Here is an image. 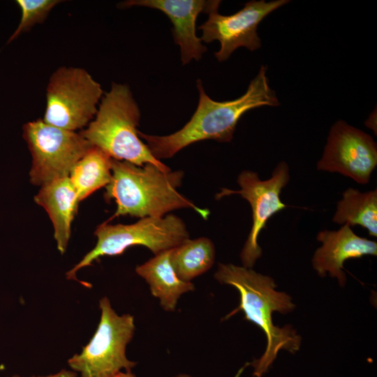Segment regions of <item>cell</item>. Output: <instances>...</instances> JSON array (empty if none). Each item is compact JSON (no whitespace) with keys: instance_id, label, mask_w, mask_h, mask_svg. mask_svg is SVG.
I'll return each mask as SVG.
<instances>
[{"instance_id":"obj_1","label":"cell","mask_w":377,"mask_h":377,"mask_svg":"<svg viewBox=\"0 0 377 377\" xmlns=\"http://www.w3.org/2000/svg\"><path fill=\"white\" fill-rule=\"evenodd\" d=\"M199 101L191 119L180 130L168 135L158 136L138 131L151 154L158 160L172 157L193 143L204 140L229 142L233 138L237 124L247 111L263 105L278 106L276 93L269 85L266 68L261 66L251 81L245 94L232 101L219 102L205 93L202 82L197 81Z\"/></svg>"},{"instance_id":"obj_2","label":"cell","mask_w":377,"mask_h":377,"mask_svg":"<svg viewBox=\"0 0 377 377\" xmlns=\"http://www.w3.org/2000/svg\"><path fill=\"white\" fill-rule=\"evenodd\" d=\"M214 278L222 284L235 287L239 293V305L226 318L242 311L245 319L256 325L266 336L264 353L249 364L254 369L253 376L261 377L280 350L295 353L300 349L302 338L296 330L290 325L276 327L272 321L274 311L288 313L296 306L289 295L276 290L277 286L272 277L258 273L252 268L219 263Z\"/></svg>"},{"instance_id":"obj_3","label":"cell","mask_w":377,"mask_h":377,"mask_svg":"<svg viewBox=\"0 0 377 377\" xmlns=\"http://www.w3.org/2000/svg\"><path fill=\"white\" fill-rule=\"evenodd\" d=\"M184 172L163 170L147 163L138 166L112 158V178L104 198L114 200L117 209L110 220L120 216L162 217L168 212L191 208L207 219L209 211L196 206L177 191Z\"/></svg>"},{"instance_id":"obj_4","label":"cell","mask_w":377,"mask_h":377,"mask_svg":"<svg viewBox=\"0 0 377 377\" xmlns=\"http://www.w3.org/2000/svg\"><path fill=\"white\" fill-rule=\"evenodd\" d=\"M140 119V111L129 87L112 82L110 90L102 97L94 119L80 133L112 159L170 169L156 159L141 140L138 130Z\"/></svg>"},{"instance_id":"obj_5","label":"cell","mask_w":377,"mask_h":377,"mask_svg":"<svg viewBox=\"0 0 377 377\" xmlns=\"http://www.w3.org/2000/svg\"><path fill=\"white\" fill-rule=\"evenodd\" d=\"M99 308L101 318L94 334L80 353L68 359V366L81 377H135L132 369L137 363L126 355L134 334L133 316L118 315L107 297L100 300Z\"/></svg>"},{"instance_id":"obj_6","label":"cell","mask_w":377,"mask_h":377,"mask_svg":"<svg viewBox=\"0 0 377 377\" xmlns=\"http://www.w3.org/2000/svg\"><path fill=\"white\" fill-rule=\"evenodd\" d=\"M97 242L93 249L71 269L66 279L77 280L76 273L104 256H118L130 246H143L154 255L171 249L189 238L184 222L173 214L145 217L133 224L103 223L94 232Z\"/></svg>"},{"instance_id":"obj_7","label":"cell","mask_w":377,"mask_h":377,"mask_svg":"<svg viewBox=\"0 0 377 377\" xmlns=\"http://www.w3.org/2000/svg\"><path fill=\"white\" fill-rule=\"evenodd\" d=\"M103 96L101 84L84 68L61 66L50 76L43 121L65 130L83 128L94 118Z\"/></svg>"},{"instance_id":"obj_8","label":"cell","mask_w":377,"mask_h":377,"mask_svg":"<svg viewBox=\"0 0 377 377\" xmlns=\"http://www.w3.org/2000/svg\"><path fill=\"white\" fill-rule=\"evenodd\" d=\"M32 156L30 182L36 186L67 177L75 163L92 147L80 133L36 119L22 127Z\"/></svg>"},{"instance_id":"obj_9","label":"cell","mask_w":377,"mask_h":377,"mask_svg":"<svg viewBox=\"0 0 377 377\" xmlns=\"http://www.w3.org/2000/svg\"><path fill=\"white\" fill-rule=\"evenodd\" d=\"M289 179L288 165L285 161H281L276 166L269 179L261 180L257 172L244 170L237 178L240 190L222 188L221 191L216 194V200L238 194L246 200L251 207L252 226L240 253L243 267L252 268L262 256L263 251L258 243L259 234L274 214L287 207L281 201L280 195Z\"/></svg>"},{"instance_id":"obj_10","label":"cell","mask_w":377,"mask_h":377,"mask_svg":"<svg viewBox=\"0 0 377 377\" xmlns=\"http://www.w3.org/2000/svg\"><path fill=\"white\" fill-rule=\"evenodd\" d=\"M376 165L377 146L372 137L343 120L335 122L317 169L338 172L367 184Z\"/></svg>"},{"instance_id":"obj_11","label":"cell","mask_w":377,"mask_h":377,"mask_svg":"<svg viewBox=\"0 0 377 377\" xmlns=\"http://www.w3.org/2000/svg\"><path fill=\"white\" fill-rule=\"evenodd\" d=\"M288 2L251 1L242 9L230 15H223L218 13V9L213 10L208 13L207 20L198 27L202 31L200 39L207 43L215 40L220 43V49L215 52L219 61L228 59L240 47L256 50L261 47L257 32L259 23L270 13Z\"/></svg>"},{"instance_id":"obj_12","label":"cell","mask_w":377,"mask_h":377,"mask_svg":"<svg viewBox=\"0 0 377 377\" xmlns=\"http://www.w3.org/2000/svg\"><path fill=\"white\" fill-rule=\"evenodd\" d=\"M220 3V1L202 0H129L121 3L120 7L145 6L164 13L173 25V38L180 47L182 64L186 65L192 59H200L207 51L195 34L198 15L218 9Z\"/></svg>"},{"instance_id":"obj_13","label":"cell","mask_w":377,"mask_h":377,"mask_svg":"<svg viewBox=\"0 0 377 377\" xmlns=\"http://www.w3.org/2000/svg\"><path fill=\"white\" fill-rule=\"evenodd\" d=\"M316 239L322 242V246L313 254V268L321 277L325 276L327 272L331 277H336L342 287L346 283L343 271L345 261L377 255L376 242L357 235L347 223L338 230L320 231Z\"/></svg>"},{"instance_id":"obj_14","label":"cell","mask_w":377,"mask_h":377,"mask_svg":"<svg viewBox=\"0 0 377 377\" xmlns=\"http://www.w3.org/2000/svg\"><path fill=\"white\" fill-rule=\"evenodd\" d=\"M34 201L47 212L53 224L57 249L64 254L71 237V223L80 202L69 177L43 185L34 196Z\"/></svg>"},{"instance_id":"obj_15","label":"cell","mask_w":377,"mask_h":377,"mask_svg":"<svg viewBox=\"0 0 377 377\" xmlns=\"http://www.w3.org/2000/svg\"><path fill=\"white\" fill-rule=\"evenodd\" d=\"M170 249L161 252L138 265L136 273L148 283L151 294L158 298L162 308L173 311L180 296L194 290L191 281H184L176 274L170 260Z\"/></svg>"},{"instance_id":"obj_16","label":"cell","mask_w":377,"mask_h":377,"mask_svg":"<svg viewBox=\"0 0 377 377\" xmlns=\"http://www.w3.org/2000/svg\"><path fill=\"white\" fill-rule=\"evenodd\" d=\"M79 202L106 186L112 178V158L92 146L75 163L68 176Z\"/></svg>"},{"instance_id":"obj_17","label":"cell","mask_w":377,"mask_h":377,"mask_svg":"<svg viewBox=\"0 0 377 377\" xmlns=\"http://www.w3.org/2000/svg\"><path fill=\"white\" fill-rule=\"evenodd\" d=\"M332 221L350 227L360 226L369 235L376 237L377 189L364 193L353 188L346 189L337 203Z\"/></svg>"},{"instance_id":"obj_18","label":"cell","mask_w":377,"mask_h":377,"mask_svg":"<svg viewBox=\"0 0 377 377\" xmlns=\"http://www.w3.org/2000/svg\"><path fill=\"white\" fill-rule=\"evenodd\" d=\"M214 258V245L207 237L188 238L171 249L170 253V260L176 274L188 282L209 270Z\"/></svg>"},{"instance_id":"obj_19","label":"cell","mask_w":377,"mask_h":377,"mask_svg":"<svg viewBox=\"0 0 377 377\" xmlns=\"http://www.w3.org/2000/svg\"><path fill=\"white\" fill-rule=\"evenodd\" d=\"M60 2L61 1L59 0H17L16 3L22 12L21 19L8 43L29 31L36 24L42 23L50 10Z\"/></svg>"},{"instance_id":"obj_20","label":"cell","mask_w":377,"mask_h":377,"mask_svg":"<svg viewBox=\"0 0 377 377\" xmlns=\"http://www.w3.org/2000/svg\"><path fill=\"white\" fill-rule=\"evenodd\" d=\"M10 377H21V376H20L19 375H13ZM31 377H77V374L74 371L62 369L60 371L54 374L43 376H31Z\"/></svg>"},{"instance_id":"obj_21","label":"cell","mask_w":377,"mask_h":377,"mask_svg":"<svg viewBox=\"0 0 377 377\" xmlns=\"http://www.w3.org/2000/svg\"><path fill=\"white\" fill-rule=\"evenodd\" d=\"M374 115L371 114V115L369 117L366 122V125L367 127L371 128L373 130H374Z\"/></svg>"},{"instance_id":"obj_22","label":"cell","mask_w":377,"mask_h":377,"mask_svg":"<svg viewBox=\"0 0 377 377\" xmlns=\"http://www.w3.org/2000/svg\"><path fill=\"white\" fill-rule=\"evenodd\" d=\"M175 377H191V376H188L187 374H179Z\"/></svg>"}]
</instances>
